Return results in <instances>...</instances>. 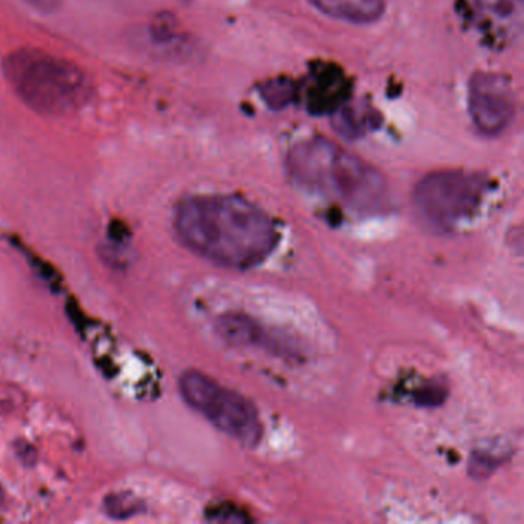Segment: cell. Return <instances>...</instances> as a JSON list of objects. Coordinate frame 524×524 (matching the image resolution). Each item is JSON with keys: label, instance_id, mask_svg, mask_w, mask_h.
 Segmentation results:
<instances>
[{"label": "cell", "instance_id": "1", "mask_svg": "<svg viewBox=\"0 0 524 524\" xmlns=\"http://www.w3.org/2000/svg\"><path fill=\"white\" fill-rule=\"evenodd\" d=\"M174 229L186 248L223 268H257L280 242V229L265 209L234 194L183 199Z\"/></svg>", "mask_w": 524, "mask_h": 524}, {"label": "cell", "instance_id": "2", "mask_svg": "<svg viewBox=\"0 0 524 524\" xmlns=\"http://www.w3.org/2000/svg\"><path fill=\"white\" fill-rule=\"evenodd\" d=\"M286 170L294 185L354 213H377L388 202L379 171L325 139H309L289 151Z\"/></svg>", "mask_w": 524, "mask_h": 524}, {"label": "cell", "instance_id": "3", "mask_svg": "<svg viewBox=\"0 0 524 524\" xmlns=\"http://www.w3.org/2000/svg\"><path fill=\"white\" fill-rule=\"evenodd\" d=\"M14 93L31 110L65 116L82 110L93 97V83L82 68L44 50H17L4 60Z\"/></svg>", "mask_w": 524, "mask_h": 524}, {"label": "cell", "instance_id": "4", "mask_svg": "<svg viewBox=\"0 0 524 524\" xmlns=\"http://www.w3.org/2000/svg\"><path fill=\"white\" fill-rule=\"evenodd\" d=\"M483 174L440 171L415 186L414 208L418 217L437 233H452L480 211L489 193Z\"/></svg>", "mask_w": 524, "mask_h": 524}, {"label": "cell", "instance_id": "5", "mask_svg": "<svg viewBox=\"0 0 524 524\" xmlns=\"http://www.w3.org/2000/svg\"><path fill=\"white\" fill-rule=\"evenodd\" d=\"M179 388L183 400L223 434L245 448H256L262 442L263 423L259 411L239 392L220 385L200 371L183 372Z\"/></svg>", "mask_w": 524, "mask_h": 524}, {"label": "cell", "instance_id": "6", "mask_svg": "<svg viewBox=\"0 0 524 524\" xmlns=\"http://www.w3.org/2000/svg\"><path fill=\"white\" fill-rule=\"evenodd\" d=\"M458 19L491 50H506L523 33V0H457Z\"/></svg>", "mask_w": 524, "mask_h": 524}, {"label": "cell", "instance_id": "7", "mask_svg": "<svg viewBox=\"0 0 524 524\" xmlns=\"http://www.w3.org/2000/svg\"><path fill=\"white\" fill-rule=\"evenodd\" d=\"M469 116L485 136H498L515 116V94L508 77L495 73L472 76L468 93Z\"/></svg>", "mask_w": 524, "mask_h": 524}, {"label": "cell", "instance_id": "8", "mask_svg": "<svg viewBox=\"0 0 524 524\" xmlns=\"http://www.w3.org/2000/svg\"><path fill=\"white\" fill-rule=\"evenodd\" d=\"M216 328L220 337L231 345L257 346L276 354H294V349L286 340H280L279 335L246 314L240 312L223 314L217 320Z\"/></svg>", "mask_w": 524, "mask_h": 524}, {"label": "cell", "instance_id": "9", "mask_svg": "<svg viewBox=\"0 0 524 524\" xmlns=\"http://www.w3.org/2000/svg\"><path fill=\"white\" fill-rule=\"evenodd\" d=\"M303 88L306 110L312 114H334L342 108L349 93L348 82L342 71L331 65L314 68L303 83Z\"/></svg>", "mask_w": 524, "mask_h": 524}, {"label": "cell", "instance_id": "10", "mask_svg": "<svg viewBox=\"0 0 524 524\" xmlns=\"http://www.w3.org/2000/svg\"><path fill=\"white\" fill-rule=\"evenodd\" d=\"M326 16L348 24H374L385 13L383 0H309Z\"/></svg>", "mask_w": 524, "mask_h": 524}, {"label": "cell", "instance_id": "11", "mask_svg": "<svg viewBox=\"0 0 524 524\" xmlns=\"http://www.w3.org/2000/svg\"><path fill=\"white\" fill-rule=\"evenodd\" d=\"M512 446L505 442L489 443L485 448L472 452L469 460V474L477 480L491 477L509 457Z\"/></svg>", "mask_w": 524, "mask_h": 524}, {"label": "cell", "instance_id": "12", "mask_svg": "<svg viewBox=\"0 0 524 524\" xmlns=\"http://www.w3.org/2000/svg\"><path fill=\"white\" fill-rule=\"evenodd\" d=\"M375 113H369L365 107L343 108L334 113V125L339 133L346 136H360L366 133L369 128L375 127Z\"/></svg>", "mask_w": 524, "mask_h": 524}, {"label": "cell", "instance_id": "13", "mask_svg": "<svg viewBox=\"0 0 524 524\" xmlns=\"http://www.w3.org/2000/svg\"><path fill=\"white\" fill-rule=\"evenodd\" d=\"M211 520L219 521H253V518L240 512L239 509H233V506H226L225 509L219 508L213 512Z\"/></svg>", "mask_w": 524, "mask_h": 524}, {"label": "cell", "instance_id": "14", "mask_svg": "<svg viewBox=\"0 0 524 524\" xmlns=\"http://www.w3.org/2000/svg\"><path fill=\"white\" fill-rule=\"evenodd\" d=\"M25 2L42 13H53L60 5V0H25Z\"/></svg>", "mask_w": 524, "mask_h": 524}]
</instances>
